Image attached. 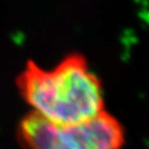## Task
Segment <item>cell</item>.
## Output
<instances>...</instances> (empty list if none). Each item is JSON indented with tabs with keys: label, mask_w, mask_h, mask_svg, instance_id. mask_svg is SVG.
<instances>
[{
	"label": "cell",
	"mask_w": 149,
	"mask_h": 149,
	"mask_svg": "<svg viewBox=\"0 0 149 149\" xmlns=\"http://www.w3.org/2000/svg\"><path fill=\"white\" fill-rule=\"evenodd\" d=\"M17 84L31 112L55 123H77L106 110L102 82L80 53L68 54L51 68L29 60Z\"/></svg>",
	"instance_id": "cell-1"
},
{
	"label": "cell",
	"mask_w": 149,
	"mask_h": 149,
	"mask_svg": "<svg viewBox=\"0 0 149 149\" xmlns=\"http://www.w3.org/2000/svg\"><path fill=\"white\" fill-rule=\"evenodd\" d=\"M18 133L27 149H121L125 141L122 123L107 110L68 124L30 112L20 121Z\"/></svg>",
	"instance_id": "cell-2"
}]
</instances>
